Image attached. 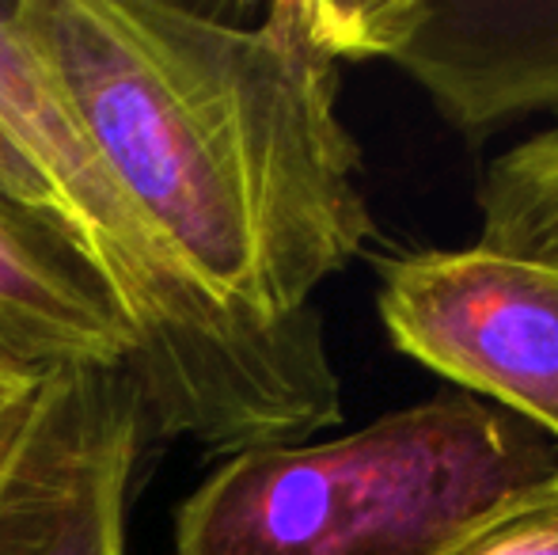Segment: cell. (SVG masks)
<instances>
[{
    "instance_id": "8992f818",
    "label": "cell",
    "mask_w": 558,
    "mask_h": 555,
    "mask_svg": "<svg viewBox=\"0 0 558 555\" xmlns=\"http://www.w3.org/2000/svg\"><path fill=\"white\" fill-rule=\"evenodd\" d=\"M148 442L125 370H53L0 460V555H130Z\"/></svg>"
},
{
    "instance_id": "8fae6325",
    "label": "cell",
    "mask_w": 558,
    "mask_h": 555,
    "mask_svg": "<svg viewBox=\"0 0 558 555\" xmlns=\"http://www.w3.org/2000/svg\"><path fill=\"white\" fill-rule=\"evenodd\" d=\"M50 373L53 370H38V365H27L8 350H0V460L20 437L27 415L35 411L38 393H43Z\"/></svg>"
},
{
    "instance_id": "7a4b0ae2",
    "label": "cell",
    "mask_w": 558,
    "mask_h": 555,
    "mask_svg": "<svg viewBox=\"0 0 558 555\" xmlns=\"http://www.w3.org/2000/svg\"><path fill=\"white\" fill-rule=\"evenodd\" d=\"M0 114L53 194V232L130 339L125 377L153 442L217 457L301 445L342 422V381L319 312L258 324L217 304L137 209L0 0Z\"/></svg>"
},
{
    "instance_id": "9c48e42d",
    "label": "cell",
    "mask_w": 558,
    "mask_h": 555,
    "mask_svg": "<svg viewBox=\"0 0 558 555\" xmlns=\"http://www.w3.org/2000/svg\"><path fill=\"white\" fill-rule=\"evenodd\" d=\"M448 555H558V472L513 498Z\"/></svg>"
},
{
    "instance_id": "5b68a950",
    "label": "cell",
    "mask_w": 558,
    "mask_h": 555,
    "mask_svg": "<svg viewBox=\"0 0 558 555\" xmlns=\"http://www.w3.org/2000/svg\"><path fill=\"white\" fill-rule=\"evenodd\" d=\"M380 319L414 362L558 437V275L490 248L391 260Z\"/></svg>"
},
{
    "instance_id": "6da1fadb",
    "label": "cell",
    "mask_w": 558,
    "mask_h": 555,
    "mask_svg": "<svg viewBox=\"0 0 558 555\" xmlns=\"http://www.w3.org/2000/svg\"><path fill=\"white\" fill-rule=\"evenodd\" d=\"M12 20L183 270L289 324L373 237L338 61L296 0H12Z\"/></svg>"
},
{
    "instance_id": "ba28073f",
    "label": "cell",
    "mask_w": 558,
    "mask_h": 555,
    "mask_svg": "<svg viewBox=\"0 0 558 555\" xmlns=\"http://www.w3.org/2000/svg\"><path fill=\"white\" fill-rule=\"evenodd\" d=\"M478 248L558 275V126L509 148L478 186Z\"/></svg>"
},
{
    "instance_id": "52a82bcc",
    "label": "cell",
    "mask_w": 558,
    "mask_h": 555,
    "mask_svg": "<svg viewBox=\"0 0 558 555\" xmlns=\"http://www.w3.org/2000/svg\"><path fill=\"white\" fill-rule=\"evenodd\" d=\"M0 350L38 370H125L130 339L65 244L0 206Z\"/></svg>"
},
{
    "instance_id": "30bf717a",
    "label": "cell",
    "mask_w": 558,
    "mask_h": 555,
    "mask_svg": "<svg viewBox=\"0 0 558 555\" xmlns=\"http://www.w3.org/2000/svg\"><path fill=\"white\" fill-rule=\"evenodd\" d=\"M0 206L15 209L27 221H38L53 232V194L46 176L38 171L31 148L15 134L12 122L0 114ZM58 237V232H53Z\"/></svg>"
},
{
    "instance_id": "3957f363",
    "label": "cell",
    "mask_w": 558,
    "mask_h": 555,
    "mask_svg": "<svg viewBox=\"0 0 558 555\" xmlns=\"http://www.w3.org/2000/svg\"><path fill=\"white\" fill-rule=\"evenodd\" d=\"M558 472L544 430L437 396L331 442L225 457L175 510V555H448Z\"/></svg>"
},
{
    "instance_id": "277c9868",
    "label": "cell",
    "mask_w": 558,
    "mask_h": 555,
    "mask_svg": "<svg viewBox=\"0 0 558 555\" xmlns=\"http://www.w3.org/2000/svg\"><path fill=\"white\" fill-rule=\"evenodd\" d=\"M296 15L338 65H399L471 145L558 111V0H296Z\"/></svg>"
}]
</instances>
